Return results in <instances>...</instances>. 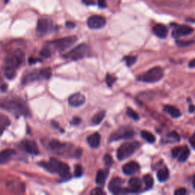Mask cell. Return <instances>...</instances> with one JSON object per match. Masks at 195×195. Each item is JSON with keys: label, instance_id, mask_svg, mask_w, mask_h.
<instances>
[{"label": "cell", "instance_id": "obj_1", "mask_svg": "<svg viewBox=\"0 0 195 195\" xmlns=\"http://www.w3.org/2000/svg\"><path fill=\"white\" fill-rule=\"evenodd\" d=\"M0 108L18 117L31 116V112L27 104L19 99L9 97L0 99Z\"/></svg>", "mask_w": 195, "mask_h": 195}, {"label": "cell", "instance_id": "obj_2", "mask_svg": "<svg viewBox=\"0 0 195 195\" xmlns=\"http://www.w3.org/2000/svg\"><path fill=\"white\" fill-rule=\"evenodd\" d=\"M140 143L138 142H128V143H125L122 144L119 148H118V151H117V157H118V160H124V159H127V158L130 157L131 155L135 152V151L137 149H139Z\"/></svg>", "mask_w": 195, "mask_h": 195}, {"label": "cell", "instance_id": "obj_3", "mask_svg": "<svg viewBox=\"0 0 195 195\" xmlns=\"http://www.w3.org/2000/svg\"><path fill=\"white\" fill-rule=\"evenodd\" d=\"M90 49L86 44H82L64 54V57L72 60H79L89 55Z\"/></svg>", "mask_w": 195, "mask_h": 195}, {"label": "cell", "instance_id": "obj_4", "mask_svg": "<svg viewBox=\"0 0 195 195\" xmlns=\"http://www.w3.org/2000/svg\"><path fill=\"white\" fill-rule=\"evenodd\" d=\"M163 76H164V72H163L162 69L161 67L156 66L153 67L151 70L147 71L146 73L142 75L139 78V79L143 82H145L153 83L161 80L162 79Z\"/></svg>", "mask_w": 195, "mask_h": 195}, {"label": "cell", "instance_id": "obj_5", "mask_svg": "<svg viewBox=\"0 0 195 195\" xmlns=\"http://www.w3.org/2000/svg\"><path fill=\"white\" fill-rule=\"evenodd\" d=\"M24 53L22 50L17 49L14 50L11 54L8 55L5 60V66H12L17 69L23 63L24 60Z\"/></svg>", "mask_w": 195, "mask_h": 195}, {"label": "cell", "instance_id": "obj_6", "mask_svg": "<svg viewBox=\"0 0 195 195\" xmlns=\"http://www.w3.org/2000/svg\"><path fill=\"white\" fill-rule=\"evenodd\" d=\"M76 41H77V38L76 36H69L53 40V41L50 42V44L52 47H54V48L56 49V50L64 51L72 47Z\"/></svg>", "mask_w": 195, "mask_h": 195}, {"label": "cell", "instance_id": "obj_7", "mask_svg": "<svg viewBox=\"0 0 195 195\" xmlns=\"http://www.w3.org/2000/svg\"><path fill=\"white\" fill-rule=\"evenodd\" d=\"M122 184H123V181L121 178H118V177L112 178L108 184L109 191L114 194H125V193L129 192L132 193L130 189L122 188Z\"/></svg>", "mask_w": 195, "mask_h": 195}, {"label": "cell", "instance_id": "obj_8", "mask_svg": "<svg viewBox=\"0 0 195 195\" xmlns=\"http://www.w3.org/2000/svg\"><path fill=\"white\" fill-rule=\"evenodd\" d=\"M134 136V131L132 129L123 128L117 130L110 136V141H117L118 140H131Z\"/></svg>", "mask_w": 195, "mask_h": 195}, {"label": "cell", "instance_id": "obj_9", "mask_svg": "<svg viewBox=\"0 0 195 195\" xmlns=\"http://www.w3.org/2000/svg\"><path fill=\"white\" fill-rule=\"evenodd\" d=\"M105 18L101 15H92V16L88 18L87 21V24L88 28L91 29H100L104 27L106 24Z\"/></svg>", "mask_w": 195, "mask_h": 195}, {"label": "cell", "instance_id": "obj_10", "mask_svg": "<svg viewBox=\"0 0 195 195\" xmlns=\"http://www.w3.org/2000/svg\"><path fill=\"white\" fill-rule=\"evenodd\" d=\"M61 162L55 158H51L50 162H41L39 163L40 166H42L44 169L51 173H57L59 170Z\"/></svg>", "mask_w": 195, "mask_h": 195}, {"label": "cell", "instance_id": "obj_11", "mask_svg": "<svg viewBox=\"0 0 195 195\" xmlns=\"http://www.w3.org/2000/svg\"><path fill=\"white\" fill-rule=\"evenodd\" d=\"M21 146L22 147L24 151L28 152V153L32 154V155H38L39 154L38 146L34 141L26 140L22 142Z\"/></svg>", "mask_w": 195, "mask_h": 195}, {"label": "cell", "instance_id": "obj_12", "mask_svg": "<svg viewBox=\"0 0 195 195\" xmlns=\"http://www.w3.org/2000/svg\"><path fill=\"white\" fill-rule=\"evenodd\" d=\"M194 31V28L188 25H180L175 28L172 31V37L175 38H178L180 37L186 36L191 34Z\"/></svg>", "mask_w": 195, "mask_h": 195}, {"label": "cell", "instance_id": "obj_13", "mask_svg": "<svg viewBox=\"0 0 195 195\" xmlns=\"http://www.w3.org/2000/svg\"><path fill=\"white\" fill-rule=\"evenodd\" d=\"M52 27V23L48 19L40 18L38 22V25H37V31L39 34H44L48 33Z\"/></svg>", "mask_w": 195, "mask_h": 195}, {"label": "cell", "instance_id": "obj_14", "mask_svg": "<svg viewBox=\"0 0 195 195\" xmlns=\"http://www.w3.org/2000/svg\"><path fill=\"white\" fill-rule=\"evenodd\" d=\"M68 102L72 107H79L86 102V97L81 93H76L69 97Z\"/></svg>", "mask_w": 195, "mask_h": 195}, {"label": "cell", "instance_id": "obj_15", "mask_svg": "<svg viewBox=\"0 0 195 195\" xmlns=\"http://www.w3.org/2000/svg\"><path fill=\"white\" fill-rule=\"evenodd\" d=\"M140 165L136 162H130L127 164H125L123 166L122 169H123L124 173L127 175H131L133 174L136 173V171H139L140 169Z\"/></svg>", "mask_w": 195, "mask_h": 195}, {"label": "cell", "instance_id": "obj_16", "mask_svg": "<svg viewBox=\"0 0 195 195\" xmlns=\"http://www.w3.org/2000/svg\"><path fill=\"white\" fill-rule=\"evenodd\" d=\"M41 77V75H40V70H35L30 72L29 73L27 74L22 79V83L23 84H28L30 82H33L38 80L40 79Z\"/></svg>", "mask_w": 195, "mask_h": 195}, {"label": "cell", "instance_id": "obj_17", "mask_svg": "<svg viewBox=\"0 0 195 195\" xmlns=\"http://www.w3.org/2000/svg\"><path fill=\"white\" fill-rule=\"evenodd\" d=\"M16 153L15 150L12 149H6L0 152V165L6 164L11 159V158Z\"/></svg>", "mask_w": 195, "mask_h": 195}, {"label": "cell", "instance_id": "obj_18", "mask_svg": "<svg viewBox=\"0 0 195 195\" xmlns=\"http://www.w3.org/2000/svg\"><path fill=\"white\" fill-rule=\"evenodd\" d=\"M154 34L156 35L159 38H166L168 35V29L165 25L158 24L152 28Z\"/></svg>", "mask_w": 195, "mask_h": 195}, {"label": "cell", "instance_id": "obj_19", "mask_svg": "<svg viewBox=\"0 0 195 195\" xmlns=\"http://www.w3.org/2000/svg\"><path fill=\"white\" fill-rule=\"evenodd\" d=\"M87 142L92 148H97L101 143L100 134L98 133H94L87 138Z\"/></svg>", "mask_w": 195, "mask_h": 195}, {"label": "cell", "instance_id": "obj_20", "mask_svg": "<svg viewBox=\"0 0 195 195\" xmlns=\"http://www.w3.org/2000/svg\"><path fill=\"white\" fill-rule=\"evenodd\" d=\"M49 146L50 148L52 150L56 152H60L63 151L65 149L68 148V144L66 143H63L61 142L56 140H52L49 143Z\"/></svg>", "mask_w": 195, "mask_h": 195}, {"label": "cell", "instance_id": "obj_21", "mask_svg": "<svg viewBox=\"0 0 195 195\" xmlns=\"http://www.w3.org/2000/svg\"><path fill=\"white\" fill-rule=\"evenodd\" d=\"M57 174H59L60 176L63 178H70V169L68 165L66 164V163L61 162Z\"/></svg>", "mask_w": 195, "mask_h": 195}, {"label": "cell", "instance_id": "obj_22", "mask_svg": "<svg viewBox=\"0 0 195 195\" xmlns=\"http://www.w3.org/2000/svg\"><path fill=\"white\" fill-rule=\"evenodd\" d=\"M129 186H130L131 191L132 193L134 192H137V191L139 189H140L141 186H142V182L140 178H132L129 180L128 182Z\"/></svg>", "mask_w": 195, "mask_h": 195}, {"label": "cell", "instance_id": "obj_23", "mask_svg": "<svg viewBox=\"0 0 195 195\" xmlns=\"http://www.w3.org/2000/svg\"><path fill=\"white\" fill-rule=\"evenodd\" d=\"M108 175V170H99L97 173L95 182L98 185H104Z\"/></svg>", "mask_w": 195, "mask_h": 195}, {"label": "cell", "instance_id": "obj_24", "mask_svg": "<svg viewBox=\"0 0 195 195\" xmlns=\"http://www.w3.org/2000/svg\"><path fill=\"white\" fill-rule=\"evenodd\" d=\"M164 111L165 112L168 113V114L171 115V117L174 118H178L179 117H181L182 113L177 108L174 107L171 105H166L164 107Z\"/></svg>", "mask_w": 195, "mask_h": 195}, {"label": "cell", "instance_id": "obj_25", "mask_svg": "<svg viewBox=\"0 0 195 195\" xmlns=\"http://www.w3.org/2000/svg\"><path fill=\"white\" fill-rule=\"evenodd\" d=\"M190 155V150L187 146H182L178 155V160L181 162H184L187 160Z\"/></svg>", "mask_w": 195, "mask_h": 195}, {"label": "cell", "instance_id": "obj_26", "mask_svg": "<svg viewBox=\"0 0 195 195\" xmlns=\"http://www.w3.org/2000/svg\"><path fill=\"white\" fill-rule=\"evenodd\" d=\"M168 177H169V171L167 168L164 167L158 171L157 178L160 182H166L168 179Z\"/></svg>", "mask_w": 195, "mask_h": 195}, {"label": "cell", "instance_id": "obj_27", "mask_svg": "<svg viewBox=\"0 0 195 195\" xmlns=\"http://www.w3.org/2000/svg\"><path fill=\"white\" fill-rule=\"evenodd\" d=\"M5 76L8 79H13L16 76V69L12 66H5Z\"/></svg>", "mask_w": 195, "mask_h": 195}, {"label": "cell", "instance_id": "obj_28", "mask_svg": "<svg viewBox=\"0 0 195 195\" xmlns=\"http://www.w3.org/2000/svg\"><path fill=\"white\" fill-rule=\"evenodd\" d=\"M105 111H98V112L96 113L95 115L93 116V118H92V123L94 124H101V122L103 120V119L104 118V117H105Z\"/></svg>", "mask_w": 195, "mask_h": 195}, {"label": "cell", "instance_id": "obj_29", "mask_svg": "<svg viewBox=\"0 0 195 195\" xmlns=\"http://www.w3.org/2000/svg\"><path fill=\"white\" fill-rule=\"evenodd\" d=\"M141 136L142 137H143L144 140H146L148 143H152L155 140V137L154 136L153 134H151L150 132H149V131L143 130L141 132Z\"/></svg>", "mask_w": 195, "mask_h": 195}, {"label": "cell", "instance_id": "obj_30", "mask_svg": "<svg viewBox=\"0 0 195 195\" xmlns=\"http://www.w3.org/2000/svg\"><path fill=\"white\" fill-rule=\"evenodd\" d=\"M143 182H144L146 188L150 189V188H151L152 186H153L154 181H153V178H152V175H144V176H143Z\"/></svg>", "mask_w": 195, "mask_h": 195}, {"label": "cell", "instance_id": "obj_31", "mask_svg": "<svg viewBox=\"0 0 195 195\" xmlns=\"http://www.w3.org/2000/svg\"><path fill=\"white\" fill-rule=\"evenodd\" d=\"M40 75H41V77L45 79H49L51 77V76H52V70H51V69L49 68V67L48 68L40 70Z\"/></svg>", "mask_w": 195, "mask_h": 195}, {"label": "cell", "instance_id": "obj_32", "mask_svg": "<svg viewBox=\"0 0 195 195\" xmlns=\"http://www.w3.org/2000/svg\"><path fill=\"white\" fill-rule=\"evenodd\" d=\"M9 124L10 120L6 116H5V115L0 114V127L5 128V127H8Z\"/></svg>", "mask_w": 195, "mask_h": 195}, {"label": "cell", "instance_id": "obj_33", "mask_svg": "<svg viewBox=\"0 0 195 195\" xmlns=\"http://www.w3.org/2000/svg\"><path fill=\"white\" fill-rule=\"evenodd\" d=\"M40 56H43L44 58H49L50 56H51V54H52V52H51V50L49 47H44V48L40 50Z\"/></svg>", "mask_w": 195, "mask_h": 195}, {"label": "cell", "instance_id": "obj_34", "mask_svg": "<svg viewBox=\"0 0 195 195\" xmlns=\"http://www.w3.org/2000/svg\"><path fill=\"white\" fill-rule=\"evenodd\" d=\"M83 174V169L82 167L80 166V165H76L74 168V176L76 177V178H79Z\"/></svg>", "mask_w": 195, "mask_h": 195}, {"label": "cell", "instance_id": "obj_35", "mask_svg": "<svg viewBox=\"0 0 195 195\" xmlns=\"http://www.w3.org/2000/svg\"><path fill=\"white\" fill-rule=\"evenodd\" d=\"M127 114L128 115L130 118H132V119H134V120H139V114H137V113L136 112V111H134V110L131 109V108H128L127 111Z\"/></svg>", "mask_w": 195, "mask_h": 195}, {"label": "cell", "instance_id": "obj_36", "mask_svg": "<svg viewBox=\"0 0 195 195\" xmlns=\"http://www.w3.org/2000/svg\"><path fill=\"white\" fill-rule=\"evenodd\" d=\"M125 61L127 65L128 66H133L134 63H136V56H129L125 57Z\"/></svg>", "mask_w": 195, "mask_h": 195}, {"label": "cell", "instance_id": "obj_37", "mask_svg": "<svg viewBox=\"0 0 195 195\" xmlns=\"http://www.w3.org/2000/svg\"><path fill=\"white\" fill-rule=\"evenodd\" d=\"M116 79H117L114 77V76L110 75V74H108L107 76H106V82H107V84L108 85V86L110 87L114 84V82L116 81Z\"/></svg>", "mask_w": 195, "mask_h": 195}, {"label": "cell", "instance_id": "obj_38", "mask_svg": "<svg viewBox=\"0 0 195 195\" xmlns=\"http://www.w3.org/2000/svg\"><path fill=\"white\" fill-rule=\"evenodd\" d=\"M104 163H105L106 166H108V167H110V166L113 164L112 158H111V155H108V154H106V155H104Z\"/></svg>", "mask_w": 195, "mask_h": 195}, {"label": "cell", "instance_id": "obj_39", "mask_svg": "<svg viewBox=\"0 0 195 195\" xmlns=\"http://www.w3.org/2000/svg\"><path fill=\"white\" fill-rule=\"evenodd\" d=\"M92 195H104L105 193L104 192L103 190L99 188V187H96V188H94L91 191Z\"/></svg>", "mask_w": 195, "mask_h": 195}, {"label": "cell", "instance_id": "obj_40", "mask_svg": "<svg viewBox=\"0 0 195 195\" xmlns=\"http://www.w3.org/2000/svg\"><path fill=\"white\" fill-rule=\"evenodd\" d=\"M168 136L169 138H171V139H173L175 141L178 142V141L180 140V136H179L178 133H176L175 131H174V132H171L170 134H168Z\"/></svg>", "mask_w": 195, "mask_h": 195}, {"label": "cell", "instance_id": "obj_41", "mask_svg": "<svg viewBox=\"0 0 195 195\" xmlns=\"http://www.w3.org/2000/svg\"><path fill=\"white\" fill-rule=\"evenodd\" d=\"M181 150H182V147L181 146H177L175 147V148L171 150V155L174 158H177L178 157L179 152H180Z\"/></svg>", "mask_w": 195, "mask_h": 195}, {"label": "cell", "instance_id": "obj_42", "mask_svg": "<svg viewBox=\"0 0 195 195\" xmlns=\"http://www.w3.org/2000/svg\"><path fill=\"white\" fill-rule=\"evenodd\" d=\"M191 44H193V41H191V40H190V41H182V40L177 41V44L179 47H186V46L191 45Z\"/></svg>", "mask_w": 195, "mask_h": 195}, {"label": "cell", "instance_id": "obj_43", "mask_svg": "<svg viewBox=\"0 0 195 195\" xmlns=\"http://www.w3.org/2000/svg\"><path fill=\"white\" fill-rule=\"evenodd\" d=\"M186 193H187V191H186V189L184 188V187L177 189L176 191H175V195H184L186 194Z\"/></svg>", "mask_w": 195, "mask_h": 195}, {"label": "cell", "instance_id": "obj_44", "mask_svg": "<svg viewBox=\"0 0 195 195\" xmlns=\"http://www.w3.org/2000/svg\"><path fill=\"white\" fill-rule=\"evenodd\" d=\"M8 88V86H7L6 83H5L3 81V79L0 78V89L2 90L3 92H6Z\"/></svg>", "mask_w": 195, "mask_h": 195}, {"label": "cell", "instance_id": "obj_45", "mask_svg": "<svg viewBox=\"0 0 195 195\" xmlns=\"http://www.w3.org/2000/svg\"><path fill=\"white\" fill-rule=\"evenodd\" d=\"M97 4L100 8H105L107 6L105 0H97Z\"/></svg>", "mask_w": 195, "mask_h": 195}, {"label": "cell", "instance_id": "obj_46", "mask_svg": "<svg viewBox=\"0 0 195 195\" xmlns=\"http://www.w3.org/2000/svg\"><path fill=\"white\" fill-rule=\"evenodd\" d=\"M80 122H81L80 118H77V117H75V118H73V119H72V121H71V124L74 125H77V124H79Z\"/></svg>", "mask_w": 195, "mask_h": 195}, {"label": "cell", "instance_id": "obj_47", "mask_svg": "<svg viewBox=\"0 0 195 195\" xmlns=\"http://www.w3.org/2000/svg\"><path fill=\"white\" fill-rule=\"evenodd\" d=\"M28 62H29L30 64H34V63H37L38 62H41V60L37 59V58L31 57L29 59V60H28Z\"/></svg>", "mask_w": 195, "mask_h": 195}, {"label": "cell", "instance_id": "obj_48", "mask_svg": "<svg viewBox=\"0 0 195 195\" xmlns=\"http://www.w3.org/2000/svg\"><path fill=\"white\" fill-rule=\"evenodd\" d=\"M66 26L69 28H73L76 27V24H75V23H73L72 22H68L66 23Z\"/></svg>", "mask_w": 195, "mask_h": 195}, {"label": "cell", "instance_id": "obj_49", "mask_svg": "<svg viewBox=\"0 0 195 195\" xmlns=\"http://www.w3.org/2000/svg\"><path fill=\"white\" fill-rule=\"evenodd\" d=\"M82 150L81 149H78V150H76L75 152V156L79 158L82 155Z\"/></svg>", "mask_w": 195, "mask_h": 195}, {"label": "cell", "instance_id": "obj_50", "mask_svg": "<svg viewBox=\"0 0 195 195\" xmlns=\"http://www.w3.org/2000/svg\"><path fill=\"white\" fill-rule=\"evenodd\" d=\"M190 143H191V146H193V148L195 149V133L194 134V135L192 136V137L190 139Z\"/></svg>", "mask_w": 195, "mask_h": 195}, {"label": "cell", "instance_id": "obj_51", "mask_svg": "<svg viewBox=\"0 0 195 195\" xmlns=\"http://www.w3.org/2000/svg\"><path fill=\"white\" fill-rule=\"evenodd\" d=\"M188 110H189V112L190 113H194L195 111V106L194 105V104H190L189 105V108H188Z\"/></svg>", "mask_w": 195, "mask_h": 195}, {"label": "cell", "instance_id": "obj_52", "mask_svg": "<svg viewBox=\"0 0 195 195\" xmlns=\"http://www.w3.org/2000/svg\"><path fill=\"white\" fill-rule=\"evenodd\" d=\"M82 2L86 5H93L94 4L93 0H82Z\"/></svg>", "mask_w": 195, "mask_h": 195}, {"label": "cell", "instance_id": "obj_53", "mask_svg": "<svg viewBox=\"0 0 195 195\" xmlns=\"http://www.w3.org/2000/svg\"><path fill=\"white\" fill-rule=\"evenodd\" d=\"M189 66L191 67V68H194L195 67V59L192 60L191 62L189 63Z\"/></svg>", "mask_w": 195, "mask_h": 195}, {"label": "cell", "instance_id": "obj_54", "mask_svg": "<svg viewBox=\"0 0 195 195\" xmlns=\"http://www.w3.org/2000/svg\"><path fill=\"white\" fill-rule=\"evenodd\" d=\"M192 184H193V187H194V188H195V175H194V177H193Z\"/></svg>", "mask_w": 195, "mask_h": 195}, {"label": "cell", "instance_id": "obj_55", "mask_svg": "<svg viewBox=\"0 0 195 195\" xmlns=\"http://www.w3.org/2000/svg\"><path fill=\"white\" fill-rule=\"evenodd\" d=\"M4 129L5 128H3V127H0V135H2V134H3V131H4Z\"/></svg>", "mask_w": 195, "mask_h": 195}, {"label": "cell", "instance_id": "obj_56", "mask_svg": "<svg viewBox=\"0 0 195 195\" xmlns=\"http://www.w3.org/2000/svg\"><path fill=\"white\" fill-rule=\"evenodd\" d=\"M6 2H8V0H6Z\"/></svg>", "mask_w": 195, "mask_h": 195}]
</instances>
